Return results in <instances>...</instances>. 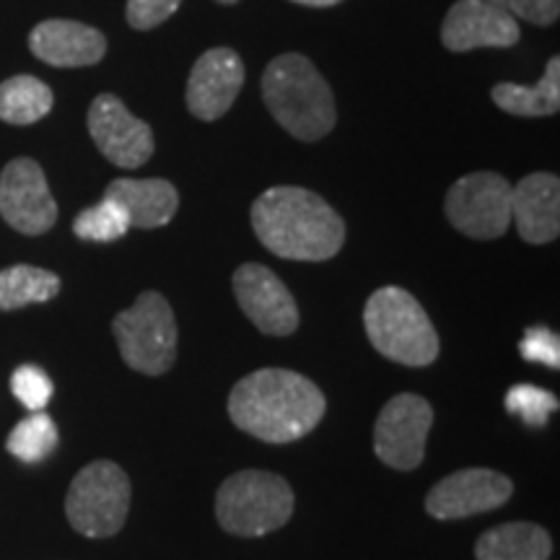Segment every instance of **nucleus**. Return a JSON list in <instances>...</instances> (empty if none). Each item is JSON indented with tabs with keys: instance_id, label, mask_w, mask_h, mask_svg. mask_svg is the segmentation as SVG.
<instances>
[{
	"instance_id": "5701e85b",
	"label": "nucleus",
	"mask_w": 560,
	"mask_h": 560,
	"mask_svg": "<svg viewBox=\"0 0 560 560\" xmlns=\"http://www.w3.org/2000/svg\"><path fill=\"white\" fill-rule=\"evenodd\" d=\"M58 446V425L45 410L32 412L9 433L5 450L21 462H42Z\"/></svg>"
},
{
	"instance_id": "cd10ccee",
	"label": "nucleus",
	"mask_w": 560,
	"mask_h": 560,
	"mask_svg": "<svg viewBox=\"0 0 560 560\" xmlns=\"http://www.w3.org/2000/svg\"><path fill=\"white\" fill-rule=\"evenodd\" d=\"M520 350L527 361L560 369V338L548 327H529L520 342Z\"/></svg>"
},
{
	"instance_id": "6ab92c4d",
	"label": "nucleus",
	"mask_w": 560,
	"mask_h": 560,
	"mask_svg": "<svg viewBox=\"0 0 560 560\" xmlns=\"http://www.w3.org/2000/svg\"><path fill=\"white\" fill-rule=\"evenodd\" d=\"M548 529L532 522H509L488 529L475 545L478 560H550Z\"/></svg>"
},
{
	"instance_id": "dca6fc26",
	"label": "nucleus",
	"mask_w": 560,
	"mask_h": 560,
	"mask_svg": "<svg viewBox=\"0 0 560 560\" xmlns=\"http://www.w3.org/2000/svg\"><path fill=\"white\" fill-rule=\"evenodd\" d=\"M30 47L42 62L55 68L96 66L107 52V37L81 21L50 19L34 26Z\"/></svg>"
},
{
	"instance_id": "20e7f679",
	"label": "nucleus",
	"mask_w": 560,
	"mask_h": 560,
	"mask_svg": "<svg viewBox=\"0 0 560 560\" xmlns=\"http://www.w3.org/2000/svg\"><path fill=\"white\" fill-rule=\"evenodd\" d=\"M369 340L384 359L423 369L439 359V335L420 301L397 285L374 291L363 310Z\"/></svg>"
},
{
	"instance_id": "393cba45",
	"label": "nucleus",
	"mask_w": 560,
	"mask_h": 560,
	"mask_svg": "<svg viewBox=\"0 0 560 560\" xmlns=\"http://www.w3.org/2000/svg\"><path fill=\"white\" fill-rule=\"evenodd\" d=\"M506 410L520 416L532 429H542L558 410V397L535 384H516L506 392Z\"/></svg>"
},
{
	"instance_id": "ddd939ff",
	"label": "nucleus",
	"mask_w": 560,
	"mask_h": 560,
	"mask_svg": "<svg viewBox=\"0 0 560 560\" xmlns=\"http://www.w3.org/2000/svg\"><path fill=\"white\" fill-rule=\"evenodd\" d=\"M234 296L252 325L265 335L285 338L299 327V306L270 268L247 262L234 272Z\"/></svg>"
},
{
	"instance_id": "9b49d317",
	"label": "nucleus",
	"mask_w": 560,
	"mask_h": 560,
	"mask_svg": "<svg viewBox=\"0 0 560 560\" xmlns=\"http://www.w3.org/2000/svg\"><path fill=\"white\" fill-rule=\"evenodd\" d=\"M511 495H514V482L506 475L486 470V467H470L436 482L425 495V511L439 522L467 520V516L501 509Z\"/></svg>"
},
{
	"instance_id": "f8f14e48",
	"label": "nucleus",
	"mask_w": 560,
	"mask_h": 560,
	"mask_svg": "<svg viewBox=\"0 0 560 560\" xmlns=\"http://www.w3.org/2000/svg\"><path fill=\"white\" fill-rule=\"evenodd\" d=\"M89 132L104 159L122 170H138L153 153V132L149 122L130 115L115 94H102L91 102Z\"/></svg>"
},
{
	"instance_id": "4468645a",
	"label": "nucleus",
	"mask_w": 560,
	"mask_h": 560,
	"mask_svg": "<svg viewBox=\"0 0 560 560\" xmlns=\"http://www.w3.org/2000/svg\"><path fill=\"white\" fill-rule=\"evenodd\" d=\"M244 86V66L229 47L208 50L192 66L187 81V107L198 120L213 122L226 115Z\"/></svg>"
},
{
	"instance_id": "9d476101",
	"label": "nucleus",
	"mask_w": 560,
	"mask_h": 560,
	"mask_svg": "<svg viewBox=\"0 0 560 560\" xmlns=\"http://www.w3.org/2000/svg\"><path fill=\"white\" fill-rule=\"evenodd\" d=\"M0 215L19 234L39 236L58 221L47 177L34 159H13L0 174Z\"/></svg>"
},
{
	"instance_id": "423d86ee",
	"label": "nucleus",
	"mask_w": 560,
	"mask_h": 560,
	"mask_svg": "<svg viewBox=\"0 0 560 560\" xmlns=\"http://www.w3.org/2000/svg\"><path fill=\"white\" fill-rule=\"evenodd\" d=\"M132 486L128 472L109 459H96L75 475L68 488L66 514L79 535L102 540L128 522Z\"/></svg>"
},
{
	"instance_id": "c85d7f7f",
	"label": "nucleus",
	"mask_w": 560,
	"mask_h": 560,
	"mask_svg": "<svg viewBox=\"0 0 560 560\" xmlns=\"http://www.w3.org/2000/svg\"><path fill=\"white\" fill-rule=\"evenodd\" d=\"M179 5L182 0H128V21L132 30H153L172 19Z\"/></svg>"
},
{
	"instance_id": "6e6552de",
	"label": "nucleus",
	"mask_w": 560,
	"mask_h": 560,
	"mask_svg": "<svg viewBox=\"0 0 560 560\" xmlns=\"http://www.w3.org/2000/svg\"><path fill=\"white\" fill-rule=\"evenodd\" d=\"M452 226L472 240H499L511 223V185L495 172L457 179L444 200Z\"/></svg>"
},
{
	"instance_id": "0eeeda50",
	"label": "nucleus",
	"mask_w": 560,
	"mask_h": 560,
	"mask_svg": "<svg viewBox=\"0 0 560 560\" xmlns=\"http://www.w3.org/2000/svg\"><path fill=\"white\" fill-rule=\"evenodd\" d=\"M112 330L125 363L138 374L161 376L177 361V322L159 291L140 293L130 310L117 314Z\"/></svg>"
},
{
	"instance_id": "aec40b11",
	"label": "nucleus",
	"mask_w": 560,
	"mask_h": 560,
	"mask_svg": "<svg viewBox=\"0 0 560 560\" xmlns=\"http://www.w3.org/2000/svg\"><path fill=\"white\" fill-rule=\"evenodd\" d=\"M495 107L516 117H548L560 109V58H552L535 86L499 83L490 91Z\"/></svg>"
},
{
	"instance_id": "412c9836",
	"label": "nucleus",
	"mask_w": 560,
	"mask_h": 560,
	"mask_svg": "<svg viewBox=\"0 0 560 560\" xmlns=\"http://www.w3.org/2000/svg\"><path fill=\"white\" fill-rule=\"evenodd\" d=\"M52 89L34 75H13L0 83V120L9 125H34L50 115Z\"/></svg>"
},
{
	"instance_id": "f257e3e1",
	"label": "nucleus",
	"mask_w": 560,
	"mask_h": 560,
	"mask_svg": "<svg viewBox=\"0 0 560 560\" xmlns=\"http://www.w3.org/2000/svg\"><path fill=\"white\" fill-rule=\"evenodd\" d=\"M327 410L322 389L289 369L252 371L234 384L229 416L236 429L268 444H291L319 425Z\"/></svg>"
},
{
	"instance_id": "2eb2a0df",
	"label": "nucleus",
	"mask_w": 560,
	"mask_h": 560,
	"mask_svg": "<svg viewBox=\"0 0 560 560\" xmlns=\"http://www.w3.org/2000/svg\"><path fill=\"white\" fill-rule=\"evenodd\" d=\"M522 37L520 24L486 0H459L446 13L441 42L452 52H470L478 47H514Z\"/></svg>"
},
{
	"instance_id": "f3484780",
	"label": "nucleus",
	"mask_w": 560,
	"mask_h": 560,
	"mask_svg": "<svg viewBox=\"0 0 560 560\" xmlns=\"http://www.w3.org/2000/svg\"><path fill=\"white\" fill-rule=\"evenodd\" d=\"M511 221L529 244H548L560 234V179L556 174H527L511 185Z\"/></svg>"
},
{
	"instance_id": "c756f323",
	"label": "nucleus",
	"mask_w": 560,
	"mask_h": 560,
	"mask_svg": "<svg viewBox=\"0 0 560 560\" xmlns=\"http://www.w3.org/2000/svg\"><path fill=\"white\" fill-rule=\"evenodd\" d=\"M293 3L312 5V9H330V5H338V3H342V0H293Z\"/></svg>"
},
{
	"instance_id": "f03ea898",
	"label": "nucleus",
	"mask_w": 560,
	"mask_h": 560,
	"mask_svg": "<svg viewBox=\"0 0 560 560\" xmlns=\"http://www.w3.org/2000/svg\"><path fill=\"white\" fill-rule=\"evenodd\" d=\"M252 229L283 260L325 262L346 242V223L327 200L304 187H270L252 206Z\"/></svg>"
},
{
	"instance_id": "7c9ffc66",
	"label": "nucleus",
	"mask_w": 560,
	"mask_h": 560,
	"mask_svg": "<svg viewBox=\"0 0 560 560\" xmlns=\"http://www.w3.org/2000/svg\"><path fill=\"white\" fill-rule=\"evenodd\" d=\"M219 3H236V0H219Z\"/></svg>"
},
{
	"instance_id": "4be33fe9",
	"label": "nucleus",
	"mask_w": 560,
	"mask_h": 560,
	"mask_svg": "<svg viewBox=\"0 0 560 560\" xmlns=\"http://www.w3.org/2000/svg\"><path fill=\"white\" fill-rule=\"evenodd\" d=\"M60 293V278L34 265H11L0 270V312L45 304Z\"/></svg>"
},
{
	"instance_id": "a211bd4d",
	"label": "nucleus",
	"mask_w": 560,
	"mask_h": 560,
	"mask_svg": "<svg viewBox=\"0 0 560 560\" xmlns=\"http://www.w3.org/2000/svg\"><path fill=\"white\" fill-rule=\"evenodd\" d=\"M104 198L115 200L136 229H161L174 219L179 192L166 179H112Z\"/></svg>"
},
{
	"instance_id": "b1692460",
	"label": "nucleus",
	"mask_w": 560,
	"mask_h": 560,
	"mask_svg": "<svg viewBox=\"0 0 560 560\" xmlns=\"http://www.w3.org/2000/svg\"><path fill=\"white\" fill-rule=\"evenodd\" d=\"M130 229V219L125 215V210L109 198L86 208L83 213L75 215L73 221L75 236L83 242H117L122 240Z\"/></svg>"
},
{
	"instance_id": "1a4fd4ad",
	"label": "nucleus",
	"mask_w": 560,
	"mask_h": 560,
	"mask_svg": "<svg viewBox=\"0 0 560 560\" xmlns=\"http://www.w3.org/2000/svg\"><path fill=\"white\" fill-rule=\"evenodd\" d=\"M433 423L429 400L412 392L395 395L384 405L374 429V450L392 470L410 472L423 462L425 439Z\"/></svg>"
},
{
	"instance_id": "a878e982",
	"label": "nucleus",
	"mask_w": 560,
	"mask_h": 560,
	"mask_svg": "<svg viewBox=\"0 0 560 560\" xmlns=\"http://www.w3.org/2000/svg\"><path fill=\"white\" fill-rule=\"evenodd\" d=\"M11 392L26 410L42 412L47 405H50L55 387H52V380L45 374V371L39 366H32V363H26V366H19L13 371Z\"/></svg>"
},
{
	"instance_id": "39448f33",
	"label": "nucleus",
	"mask_w": 560,
	"mask_h": 560,
	"mask_svg": "<svg viewBox=\"0 0 560 560\" xmlns=\"http://www.w3.org/2000/svg\"><path fill=\"white\" fill-rule=\"evenodd\" d=\"M293 490L280 475L242 470L215 493V520L229 535L262 537L283 527L293 514Z\"/></svg>"
},
{
	"instance_id": "7ed1b4c3",
	"label": "nucleus",
	"mask_w": 560,
	"mask_h": 560,
	"mask_svg": "<svg viewBox=\"0 0 560 560\" xmlns=\"http://www.w3.org/2000/svg\"><path fill=\"white\" fill-rule=\"evenodd\" d=\"M262 96L280 128L306 143L325 138L338 122L332 91L304 55L289 52L270 60L262 75Z\"/></svg>"
},
{
	"instance_id": "bb28decb",
	"label": "nucleus",
	"mask_w": 560,
	"mask_h": 560,
	"mask_svg": "<svg viewBox=\"0 0 560 560\" xmlns=\"http://www.w3.org/2000/svg\"><path fill=\"white\" fill-rule=\"evenodd\" d=\"M511 19H524L529 24L550 26L560 16V0H486Z\"/></svg>"
}]
</instances>
